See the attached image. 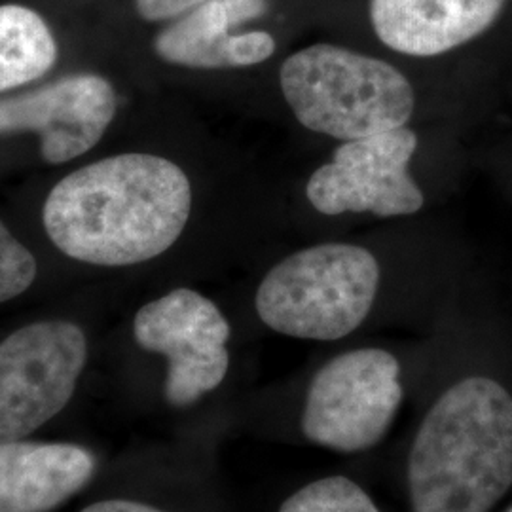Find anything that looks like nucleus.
Segmentation results:
<instances>
[{
	"label": "nucleus",
	"instance_id": "obj_17",
	"mask_svg": "<svg viewBox=\"0 0 512 512\" xmlns=\"http://www.w3.org/2000/svg\"><path fill=\"white\" fill-rule=\"evenodd\" d=\"M82 512H165L154 507H148L137 501H128V499H107V501H99L93 503L90 507H86Z\"/></svg>",
	"mask_w": 512,
	"mask_h": 512
},
{
	"label": "nucleus",
	"instance_id": "obj_2",
	"mask_svg": "<svg viewBox=\"0 0 512 512\" xmlns=\"http://www.w3.org/2000/svg\"><path fill=\"white\" fill-rule=\"evenodd\" d=\"M512 484V395L490 378L450 387L408 458L414 512H490Z\"/></svg>",
	"mask_w": 512,
	"mask_h": 512
},
{
	"label": "nucleus",
	"instance_id": "obj_3",
	"mask_svg": "<svg viewBox=\"0 0 512 512\" xmlns=\"http://www.w3.org/2000/svg\"><path fill=\"white\" fill-rule=\"evenodd\" d=\"M281 92L296 120L340 141L404 128L416 93L391 63L334 44H313L285 59Z\"/></svg>",
	"mask_w": 512,
	"mask_h": 512
},
{
	"label": "nucleus",
	"instance_id": "obj_7",
	"mask_svg": "<svg viewBox=\"0 0 512 512\" xmlns=\"http://www.w3.org/2000/svg\"><path fill=\"white\" fill-rule=\"evenodd\" d=\"M418 148L412 129L399 128L344 141L329 164L313 171L306 184L315 211L336 217L372 213L376 217H406L418 213L425 196L410 177V162Z\"/></svg>",
	"mask_w": 512,
	"mask_h": 512
},
{
	"label": "nucleus",
	"instance_id": "obj_6",
	"mask_svg": "<svg viewBox=\"0 0 512 512\" xmlns=\"http://www.w3.org/2000/svg\"><path fill=\"white\" fill-rule=\"evenodd\" d=\"M88 342L69 321H40L0 342V444L35 433L73 399Z\"/></svg>",
	"mask_w": 512,
	"mask_h": 512
},
{
	"label": "nucleus",
	"instance_id": "obj_14",
	"mask_svg": "<svg viewBox=\"0 0 512 512\" xmlns=\"http://www.w3.org/2000/svg\"><path fill=\"white\" fill-rule=\"evenodd\" d=\"M279 512H380L372 499L346 476L315 480L291 495Z\"/></svg>",
	"mask_w": 512,
	"mask_h": 512
},
{
	"label": "nucleus",
	"instance_id": "obj_18",
	"mask_svg": "<svg viewBox=\"0 0 512 512\" xmlns=\"http://www.w3.org/2000/svg\"><path fill=\"white\" fill-rule=\"evenodd\" d=\"M507 512H512V507H511V509H509V511H507Z\"/></svg>",
	"mask_w": 512,
	"mask_h": 512
},
{
	"label": "nucleus",
	"instance_id": "obj_4",
	"mask_svg": "<svg viewBox=\"0 0 512 512\" xmlns=\"http://www.w3.org/2000/svg\"><path fill=\"white\" fill-rule=\"evenodd\" d=\"M378 287L380 264L368 249L321 243L275 264L256 291V313L279 334L334 342L361 327Z\"/></svg>",
	"mask_w": 512,
	"mask_h": 512
},
{
	"label": "nucleus",
	"instance_id": "obj_10",
	"mask_svg": "<svg viewBox=\"0 0 512 512\" xmlns=\"http://www.w3.org/2000/svg\"><path fill=\"white\" fill-rule=\"evenodd\" d=\"M268 12V0H207L165 27L154 50L167 63L190 69H239L264 63L275 52L266 31L232 29Z\"/></svg>",
	"mask_w": 512,
	"mask_h": 512
},
{
	"label": "nucleus",
	"instance_id": "obj_5",
	"mask_svg": "<svg viewBox=\"0 0 512 512\" xmlns=\"http://www.w3.org/2000/svg\"><path fill=\"white\" fill-rule=\"evenodd\" d=\"M401 401L397 357L384 349H353L313 378L302 431L306 439L336 452L368 450L384 439Z\"/></svg>",
	"mask_w": 512,
	"mask_h": 512
},
{
	"label": "nucleus",
	"instance_id": "obj_12",
	"mask_svg": "<svg viewBox=\"0 0 512 512\" xmlns=\"http://www.w3.org/2000/svg\"><path fill=\"white\" fill-rule=\"evenodd\" d=\"M95 471L93 456L74 444L2 442L0 512H50L82 490Z\"/></svg>",
	"mask_w": 512,
	"mask_h": 512
},
{
	"label": "nucleus",
	"instance_id": "obj_11",
	"mask_svg": "<svg viewBox=\"0 0 512 512\" xmlns=\"http://www.w3.org/2000/svg\"><path fill=\"white\" fill-rule=\"evenodd\" d=\"M505 2L370 0V21L387 48L412 57H435L488 31Z\"/></svg>",
	"mask_w": 512,
	"mask_h": 512
},
{
	"label": "nucleus",
	"instance_id": "obj_8",
	"mask_svg": "<svg viewBox=\"0 0 512 512\" xmlns=\"http://www.w3.org/2000/svg\"><path fill=\"white\" fill-rule=\"evenodd\" d=\"M133 336L141 348L167 357L165 399L173 406L196 403L226 378L230 325L203 294L175 289L143 306Z\"/></svg>",
	"mask_w": 512,
	"mask_h": 512
},
{
	"label": "nucleus",
	"instance_id": "obj_9",
	"mask_svg": "<svg viewBox=\"0 0 512 512\" xmlns=\"http://www.w3.org/2000/svg\"><path fill=\"white\" fill-rule=\"evenodd\" d=\"M118 107L109 80L71 74L0 101V135L37 133L48 164H65L99 143Z\"/></svg>",
	"mask_w": 512,
	"mask_h": 512
},
{
	"label": "nucleus",
	"instance_id": "obj_13",
	"mask_svg": "<svg viewBox=\"0 0 512 512\" xmlns=\"http://www.w3.org/2000/svg\"><path fill=\"white\" fill-rule=\"evenodd\" d=\"M57 61V44L48 23L35 10L0 6V92L48 73Z\"/></svg>",
	"mask_w": 512,
	"mask_h": 512
},
{
	"label": "nucleus",
	"instance_id": "obj_15",
	"mask_svg": "<svg viewBox=\"0 0 512 512\" xmlns=\"http://www.w3.org/2000/svg\"><path fill=\"white\" fill-rule=\"evenodd\" d=\"M37 277V260L0 220V304L25 293Z\"/></svg>",
	"mask_w": 512,
	"mask_h": 512
},
{
	"label": "nucleus",
	"instance_id": "obj_1",
	"mask_svg": "<svg viewBox=\"0 0 512 512\" xmlns=\"http://www.w3.org/2000/svg\"><path fill=\"white\" fill-rule=\"evenodd\" d=\"M192 211L183 169L152 154H122L55 184L42 219L63 255L95 266H131L165 253Z\"/></svg>",
	"mask_w": 512,
	"mask_h": 512
},
{
	"label": "nucleus",
	"instance_id": "obj_16",
	"mask_svg": "<svg viewBox=\"0 0 512 512\" xmlns=\"http://www.w3.org/2000/svg\"><path fill=\"white\" fill-rule=\"evenodd\" d=\"M207 0H135L137 14L147 21L177 19Z\"/></svg>",
	"mask_w": 512,
	"mask_h": 512
}]
</instances>
